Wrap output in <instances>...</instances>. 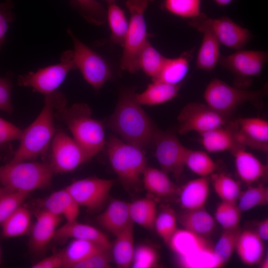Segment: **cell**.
<instances>
[{"label": "cell", "instance_id": "e575fe53", "mask_svg": "<svg viewBox=\"0 0 268 268\" xmlns=\"http://www.w3.org/2000/svg\"><path fill=\"white\" fill-rule=\"evenodd\" d=\"M107 20L111 31V40L123 46L129 27L125 12L115 2L108 3Z\"/></svg>", "mask_w": 268, "mask_h": 268}, {"label": "cell", "instance_id": "83f0119b", "mask_svg": "<svg viewBox=\"0 0 268 268\" xmlns=\"http://www.w3.org/2000/svg\"><path fill=\"white\" fill-rule=\"evenodd\" d=\"M177 218L184 229L201 236L206 237L210 235L215 228L213 217L204 207L185 210Z\"/></svg>", "mask_w": 268, "mask_h": 268}, {"label": "cell", "instance_id": "8d00e7d4", "mask_svg": "<svg viewBox=\"0 0 268 268\" xmlns=\"http://www.w3.org/2000/svg\"><path fill=\"white\" fill-rule=\"evenodd\" d=\"M214 191L222 201L237 203L241 193L240 185L225 173L211 175Z\"/></svg>", "mask_w": 268, "mask_h": 268}, {"label": "cell", "instance_id": "681fc988", "mask_svg": "<svg viewBox=\"0 0 268 268\" xmlns=\"http://www.w3.org/2000/svg\"><path fill=\"white\" fill-rule=\"evenodd\" d=\"M23 130L0 117V145L20 138Z\"/></svg>", "mask_w": 268, "mask_h": 268}, {"label": "cell", "instance_id": "d4e9b609", "mask_svg": "<svg viewBox=\"0 0 268 268\" xmlns=\"http://www.w3.org/2000/svg\"><path fill=\"white\" fill-rule=\"evenodd\" d=\"M172 84L160 81H152L141 93H135L136 101L141 105L155 106L166 103L176 98L186 81Z\"/></svg>", "mask_w": 268, "mask_h": 268}, {"label": "cell", "instance_id": "7a4b0ae2", "mask_svg": "<svg viewBox=\"0 0 268 268\" xmlns=\"http://www.w3.org/2000/svg\"><path fill=\"white\" fill-rule=\"evenodd\" d=\"M66 105L65 95L56 91L45 95L44 105L36 119L23 130L19 147L11 162L32 161L44 154L56 131L54 110Z\"/></svg>", "mask_w": 268, "mask_h": 268}, {"label": "cell", "instance_id": "7dc6e473", "mask_svg": "<svg viewBox=\"0 0 268 268\" xmlns=\"http://www.w3.org/2000/svg\"><path fill=\"white\" fill-rule=\"evenodd\" d=\"M108 250L98 251L77 264L74 268H108L110 267Z\"/></svg>", "mask_w": 268, "mask_h": 268}, {"label": "cell", "instance_id": "836d02e7", "mask_svg": "<svg viewBox=\"0 0 268 268\" xmlns=\"http://www.w3.org/2000/svg\"><path fill=\"white\" fill-rule=\"evenodd\" d=\"M130 216L134 223L145 229L154 227L157 216L155 202L149 199H142L129 203Z\"/></svg>", "mask_w": 268, "mask_h": 268}, {"label": "cell", "instance_id": "ffe728a7", "mask_svg": "<svg viewBox=\"0 0 268 268\" xmlns=\"http://www.w3.org/2000/svg\"><path fill=\"white\" fill-rule=\"evenodd\" d=\"M231 152L234 157L238 175L246 184L251 185L267 174L268 166L263 164L252 153L246 151L245 146H238Z\"/></svg>", "mask_w": 268, "mask_h": 268}, {"label": "cell", "instance_id": "7bdbcfd3", "mask_svg": "<svg viewBox=\"0 0 268 268\" xmlns=\"http://www.w3.org/2000/svg\"><path fill=\"white\" fill-rule=\"evenodd\" d=\"M241 211L237 203L221 201L215 212V218L224 229L239 226Z\"/></svg>", "mask_w": 268, "mask_h": 268}, {"label": "cell", "instance_id": "60d3db41", "mask_svg": "<svg viewBox=\"0 0 268 268\" xmlns=\"http://www.w3.org/2000/svg\"><path fill=\"white\" fill-rule=\"evenodd\" d=\"M237 202V206L241 212L267 205L268 203V188L262 184L250 186L245 191L241 192Z\"/></svg>", "mask_w": 268, "mask_h": 268}, {"label": "cell", "instance_id": "94428289", "mask_svg": "<svg viewBox=\"0 0 268 268\" xmlns=\"http://www.w3.org/2000/svg\"></svg>", "mask_w": 268, "mask_h": 268}, {"label": "cell", "instance_id": "5bb4252c", "mask_svg": "<svg viewBox=\"0 0 268 268\" xmlns=\"http://www.w3.org/2000/svg\"><path fill=\"white\" fill-rule=\"evenodd\" d=\"M113 185L111 180L89 177L74 181L65 189L80 206L93 211L105 203Z\"/></svg>", "mask_w": 268, "mask_h": 268}, {"label": "cell", "instance_id": "1f68e13d", "mask_svg": "<svg viewBox=\"0 0 268 268\" xmlns=\"http://www.w3.org/2000/svg\"><path fill=\"white\" fill-rule=\"evenodd\" d=\"M113 254L118 268H128L132 266L134 251V223L116 236Z\"/></svg>", "mask_w": 268, "mask_h": 268}, {"label": "cell", "instance_id": "484cf974", "mask_svg": "<svg viewBox=\"0 0 268 268\" xmlns=\"http://www.w3.org/2000/svg\"><path fill=\"white\" fill-rule=\"evenodd\" d=\"M42 206L52 213L64 216L67 222L76 220L79 212V205L65 188L51 194Z\"/></svg>", "mask_w": 268, "mask_h": 268}, {"label": "cell", "instance_id": "3957f363", "mask_svg": "<svg viewBox=\"0 0 268 268\" xmlns=\"http://www.w3.org/2000/svg\"><path fill=\"white\" fill-rule=\"evenodd\" d=\"M66 105L58 108L55 116L67 125L73 138L91 159L105 145L103 125L91 117V110L87 104L76 103L69 107Z\"/></svg>", "mask_w": 268, "mask_h": 268}, {"label": "cell", "instance_id": "4dcf8cb0", "mask_svg": "<svg viewBox=\"0 0 268 268\" xmlns=\"http://www.w3.org/2000/svg\"><path fill=\"white\" fill-rule=\"evenodd\" d=\"M167 174L162 170L147 167L142 175L145 188L158 197L172 195L175 192L176 188Z\"/></svg>", "mask_w": 268, "mask_h": 268}, {"label": "cell", "instance_id": "277c9868", "mask_svg": "<svg viewBox=\"0 0 268 268\" xmlns=\"http://www.w3.org/2000/svg\"><path fill=\"white\" fill-rule=\"evenodd\" d=\"M54 174L50 163L10 161L0 166V183L10 192L29 194L49 186Z\"/></svg>", "mask_w": 268, "mask_h": 268}, {"label": "cell", "instance_id": "ba28073f", "mask_svg": "<svg viewBox=\"0 0 268 268\" xmlns=\"http://www.w3.org/2000/svg\"><path fill=\"white\" fill-rule=\"evenodd\" d=\"M266 89L249 90L232 86L218 79H212L203 94L205 104L216 112L228 117L238 106L255 102L263 97Z\"/></svg>", "mask_w": 268, "mask_h": 268}, {"label": "cell", "instance_id": "8fae6325", "mask_svg": "<svg viewBox=\"0 0 268 268\" xmlns=\"http://www.w3.org/2000/svg\"><path fill=\"white\" fill-rule=\"evenodd\" d=\"M178 132L181 135L191 132L202 134L228 123V117L223 116L206 104L191 102L185 105L177 118Z\"/></svg>", "mask_w": 268, "mask_h": 268}, {"label": "cell", "instance_id": "8992f818", "mask_svg": "<svg viewBox=\"0 0 268 268\" xmlns=\"http://www.w3.org/2000/svg\"><path fill=\"white\" fill-rule=\"evenodd\" d=\"M185 268H219L213 247L205 236L177 230L168 243Z\"/></svg>", "mask_w": 268, "mask_h": 268}, {"label": "cell", "instance_id": "603a6c76", "mask_svg": "<svg viewBox=\"0 0 268 268\" xmlns=\"http://www.w3.org/2000/svg\"><path fill=\"white\" fill-rule=\"evenodd\" d=\"M55 239L73 238L92 241L110 248L111 244L107 236L97 228L81 223L77 220L67 222L57 229Z\"/></svg>", "mask_w": 268, "mask_h": 268}, {"label": "cell", "instance_id": "f35d334b", "mask_svg": "<svg viewBox=\"0 0 268 268\" xmlns=\"http://www.w3.org/2000/svg\"><path fill=\"white\" fill-rule=\"evenodd\" d=\"M70 5L89 23L101 25L107 21V10L97 0H71Z\"/></svg>", "mask_w": 268, "mask_h": 268}, {"label": "cell", "instance_id": "74e56055", "mask_svg": "<svg viewBox=\"0 0 268 268\" xmlns=\"http://www.w3.org/2000/svg\"><path fill=\"white\" fill-rule=\"evenodd\" d=\"M224 230L213 247V253L219 268L225 264L235 250L239 235L241 231L239 226Z\"/></svg>", "mask_w": 268, "mask_h": 268}, {"label": "cell", "instance_id": "f6af8a7d", "mask_svg": "<svg viewBox=\"0 0 268 268\" xmlns=\"http://www.w3.org/2000/svg\"><path fill=\"white\" fill-rule=\"evenodd\" d=\"M29 194L16 192H8L0 198V224L27 198Z\"/></svg>", "mask_w": 268, "mask_h": 268}, {"label": "cell", "instance_id": "816d5d0a", "mask_svg": "<svg viewBox=\"0 0 268 268\" xmlns=\"http://www.w3.org/2000/svg\"><path fill=\"white\" fill-rule=\"evenodd\" d=\"M32 268H64L63 250L38 261L31 266Z\"/></svg>", "mask_w": 268, "mask_h": 268}, {"label": "cell", "instance_id": "7402d4cb", "mask_svg": "<svg viewBox=\"0 0 268 268\" xmlns=\"http://www.w3.org/2000/svg\"><path fill=\"white\" fill-rule=\"evenodd\" d=\"M201 142L208 152L232 151L239 144L236 138L235 123H228L200 134Z\"/></svg>", "mask_w": 268, "mask_h": 268}, {"label": "cell", "instance_id": "db71d44e", "mask_svg": "<svg viewBox=\"0 0 268 268\" xmlns=\"http://www.w3.org/2000/svg\"><path fill=\"white\" fill-rule=\"evenodd\" d=\"M218 5L224 6L229 4L232 0H213Z\"/></svg>", "mask_w": 268, "mask_h": 268}, {"label": "cell", "instance_id": "7c38bea8", "mask_svg": "<svg viewBox=\"0 0 268 268\" xmlns=\"http://www.w3.org/2000/svg\"><path fill=\"white\" fill-rule=\"evenodd\" d=\"M51 142L50 164L55 174L72 171L90 159L73 137L63 132H56Z\"/></svg>", "mask_w": 268, "mask_h": 268}, {"label": "cell", "instance_id": "2e32d148", "mask_svg": "<svg viewBox=\"0 0 268 268\" xmlns=\"http://www.w3.org/2000/svg\"><path fill=\"white\" fill-rule=\"evenodd\" d=\"M268 59L267 52L260 50H237L227 56L220 55L218 63L241 78L258 76Z\"/></svg>", "mask_w": 268, "mask_h": 268}, {"label": "cell", "instance_id": "d6a6232c", "mask_svg": "<svg viewBox=\"0 0 268 268\" xmlns=\"http://www.w3.org/2000/svg\"><path fill=\"white\" fill-rule=\"evenodd\" d=\"M3 237L11 238L26 235L31 226L29 210L21 205L1 224Z\"/></svg>", "mask_w": 268, "mask_h": 268}, {"label": "cell", "instance_id": "30bf717a", "mask_svg": "<svg viewBox=\"0 0 268 268\" xmlns=\"http://www.w3.org/2000/svg\"><path fill=\"white\" fill-rule=\"evenodd\" d=\"M67 33L72 41L73 60L77 69L89 84L99 90L112 77L110 66L101 55L76 38L69 28Z\"/></svg>", "mask_w": 268, "mask_h": 268}, {"label": "cell", "instance_id": "ab89813d", "mask_svg": "<svg viewBox=\"0 0 268 268\" xmlns=\"http://www.w3.org/2000/svg\"><path fill=\"white\" fill-rule=\"evenodd\" d=\"M185 165L199 177H207L213 174L217 166L204 151L188 148Z\"/></svg>", "mask_w": 268, "mask_h": 268}, {"label": "cell", "instance_id": "ac0fdd59", "mask_svg": "<svg viewBox=\"0 0 268 268\" xmlns=\"http://www.w3.org/2000/svg\"><path fill=\"white\" fill-rule=\"evenodd\" d=\"M62 217L43 208L36 213L29 241V247L33 253L38 254L45 250L55 238Z\"/></svg>", "mask_w": 268, "mask_h": 268}, {"label": "cell", "instance_id": "d6986e66", "mask_svg": "<svg viewBox=\"0 0 268 268\" xmlns=\"http://www.w3.org/2000/svg\"><path fill=\"white\" fill-rule=\"evenodd\" d=\"M189 22L191 26L203 34L197 56L196 67L202 70L211 71L218 63L220 56V44L209 28L198 18Z\"/></svg>", "mask_w": 268, "mask_h": 268}, {"label": "cell", "instance_id": "11a10c76", "mask_svg": "<svg viewBox=\"0 0 268 268\" xmlns=\"http://www.w3.org/2000/svg\"><path fill=\"white\" fill-rule=\"evenodd\" d=\"M8 192H10V191H9L2 186L0 187V198H1L2 196Z\"/></svg>", "mask_w": 268, "mask_h": 268}, {"label": "cell", "instance_id": "6f0895ef", "mask_svg": "<svg viewBox=\"0 0 268 268\" xmlns=\"http://www.w3.org/2000/svg\"><path fill=\"white\" fill-rule=\"evenodd\" d=\"M4 2L11 8H13L14 3L13 2V0H5V1Z\"/></svg>", "mask_w": 268, "mask_h": 268}, {"label": "cell", "instance_id": "5b68a950", "mask_svg": "<svg viewBox=\"0 0 268 268\" xmlns=\"http://www.w3.org/2000/svg\"><path fill=\"white\" fill-rule=\"evenodd\" d=\"M107 152L110 164L121 181L129 187L137 186L147 167L143 149L111 135Z\"/></svg>", "mask_w": 268, "mask_h": 268}, {"label": "cell", "instance_id": "680465c9", "mask_svg": "<svg viewBox=\"0 0 268 268\" xmlns=\"http://www.w3.org/2000/svg\"><path fill=\"white\" fill-rule=\"evenodd\" d=\"M108 3L115 2L116 0H106Z\"/></svg>", "mask_w": 268, "mask_h": 268}, {"label": "cell", "instance_id": "bcb514c9", "mask_svg": "<svg viewBox=\"0 0 268 268\" xmlns=\"http://www.w3.org/2000/svg\"><path fill=\"white\" fill-rule=\"evenodd\" d=\"M158 261L156 251L147 245H141L134 250L132 266L134 268H150Z\"/></svg>", "mask_w": 268, "mask_h": 268}, {"label": "cell", "instance_id": "d590c367", "mask_svg": "<svg viewBox=\"0 0 268 268\" xmlns=\"http://www.w3.org/2000/svg\"><path fill=\"white\" fill-rule=\"evenodd\" d=\"M166 59V57L158 51L148 40L138 57V69L152 79L159 73Z\"/></svg>", "mask_w": 268, "mask_h": 268}, {"label": "cell", "instance_id": "4fadbf2b", "mask_svg": "<svg viewBox=\"0 0 268 268\" xmlns=\"http://www.w3.org/2000/svg\"><path fill=\"white\" fill-rule=\"evenodd\" d=\"M155 156L161 170L179 178L184 170L188 148L173 134L158 131L154 141Z\"/></svg>", "mask_w": 268, "mask_h": 268}, {"label": "cell", "instance_id": "6da1fadb", "mask_svg": "<svg viewBox=\"0 0 268 268\" xmlns=\"http://www.w3.org/2000/svg\"><path fill=\"white\" fill-rule=\"evenodd\" d=\"M135 96L134 89L122 91L108 126L124 141L144 150L153 142L158 130Z\"/></svg>", "mask_w": 268, "mask_h": 268}, {"label": "cell", "instance_id": "f546056e", "mask_svg": "<svg viewBox=\"0 0 268 268\" xmlns=\"http://www.w3.org/2000/svg\"><path fill=\"white\" fill-rule=\"evenodd\" d=\"M108 248L98 243L82 239H73L63 250L64 268L74 267L92 254Z\"/></svg>", "mask_w": 268, "mask_h": 268}, {"label": "cell", "instance_id": "f1b7e54d", "mask_svg": "<svg viewBox=\"0 0 268 268\" xmlns=\"http://www.w3.org/2000/svg\"><path fill=\"white\" fill-rule=\"evenodd\" d=\"M193 52H187L174 58H166L158 75L152 81L177 84L185 79L189 69V59Z\"/></svg>", "mask_w": 268, "mask_h": 268}, {"label": "cell", "instance_id": "91938a15", "mask_svg": "<svg viewBox=\"0 0 268 268\" xmlns=\"http://www.w3.org/2000/svg\"><path fill=\"white\" fill-rule=\"evenodd\" d=\"M1 251L0 246V265L1 264Z\"/></svg>", "mask_w": 268, "mask_h": 268}, {"label": "cell", "instance_id": "52a82bcc", "mask_svg": "<svg viewBox=\"0 0 268 268\" xmlns=\"http://www.w3.org/2000/svg\"><path fill=\"white\" fill-rule=\"evenodd\" d=\"M148 0H128L126 6L130 14L129 27L123 46L121 67L131 73L139 70V54L147 42L148 33L144 13Z\"/></svg>", "mask_w": 268, "mask_h": 268}, {"label": "cell", "instance_id": "4316f807", "mask_svg": "<svg viewBox=\"0 0 268 268\" xmlns=\"http://www.w3.org/2000/svg\"><path fill=\"white\" fill-rule=\"evenodd\" d=\"M209 192L207 177H199L184 185L180 194V202L185 210L204 207Z\"/></svg>", "mask_w": 268, "mask_h": 268}, {"label": "cell", "instance_id": "f5cc1de1", "mask_svg": "<svg viewBox=\"0 0 268 268\" xmlns=\"http://www.w3.org/2000/svg\"><path fill=\"white\" fill-rule=\"evenodd\" d=\"M257 233L263 241L268 240V219L260 221L257 226Z\"/></svg>", "mask_w": 268, "mask_h": 268}, {"label": "cell", "instance_id": "c3c4849f", "mask_svg": "<svg viewBox=\"0 0 268 268\" xmlns=\"http://www.w3.org/2000/svg\"><path fill=\"white\" fill-rule=\"evenodd\" d=\"M12 82L7 77L0 78V110L11 114L13 111L11 103Z\"/></svg>", "mask_w": 268, "mask_h": 268}, {"label": "cell", "instance_id": "9c48e42d", "mask_svg": "<svg viewBox=\"0 0 268 268\" xmlns=\"http://www.w3.org/2000/svg\"><path fill=\"white\" fill-rule=\"evenodd\" d=\"M75 69L77 68L73 51L67 50L62 54L59 63L20 75L18 83L20 86L31 87L33 91L45 96L57 91L68 73Z\"/></svg>", "mask_w": 268, "mask_h": 268}, {"label": "cell", "instance_id": "ee69618b", "mask_svg": "<svg viewBox=\"0 0 268 268\" xmlns=\"http://www.w3.org/2000/svg\"><path fill=\"white\" fill-rule=\"evenodd\" d=\"M177 221L175 212L170 208L163 209L157 215L154 227L165 243L168 244L178 230Z\"/></svg>", "mask_w": 268, "mask_h": 268}, {"label": "cell", "instance_id": "b9f144b4", "mask_svg": "<svg viewBox=\"0 0 268 268\" xmlns=\"http://www.w3.org/2000/svg\"><path fill=\"white\" fill-rule=\"evenodd\" d=\"M163 7L179 17L193 20L201 15V0H164Z\"/></svg>", "mask_w": 268, "mask_h": 268}, {"label": "cell", "instance_id": "e0dca14e", "mask_svg": "<svg viewBox=\"0 0 268 268\" xmlns=\"http://www.w3.org/2000/svg\"><path fill=\"white\" fill-rule=\"evenodd\" d=\"M235 123L236 138L242 146L268 150V122L260 118H240Z\"/></svg>", "mask_w": 268, "mask_h": 268}, {"label": "cell", "instance_id": "9a60e30c", "mask_svg": "<svg viewBox=\"0 0 268 268\" xmlns=\"http://www.w3.org/2000/svg\"><path fill=\"white\" fill-rule=\"evenodd\" d=\"M198 18L209 28L220 45L227 48L242 49L253 37L249 29L241 27L226 16L211 18L201 13Z\"/></svg>", "mask_w": 268, "mask_h": 268}, {"label": "cell", "instance_id": "f907efd6", "mask_svg": "<svg viewBox=\"0 0 268 268\" xmlns=\"http://www.w3.org/2000/svg\"><path fill=\"white\" fill-rule=\"evenodd\" d=\"M12 9L5 2L0 3V49L5 40L8 23L12 22L15 19Z\"/></svg>", "mask_w": 268, "mask_h": 268}, {"label": "cell", "instance_id": "44dd1931", "mask_svg": "<svg viewBox=\"0 0 268 268\" xmlns=\"http://www.w3.org/2000/svg\"><path fill=\"white\" fill-rule=\"evenodd\" d=\"M99 224L115 236L134 223L129 210V203L113 200L97 218Z\"/></svg>", "mask_w": 268, "mask_h": 268}, {"label": "cell", "instance_id": "9f6ffc18", "mask_svg": "<svg viewBox=\"0 0 268 268\" xmlns=\"http://www.w3.org/2000/svg\"><path fill=\"white\" fill-rule=\"evenodd\" d=\"M261 268H268V257L266 258L262 263Z\"/></svg>", "mask_w": 268, "mask_h": 268}, {"label": "cell", "instance_id": "cb8c5ba5", "mask_svg": "<svg viewBox=\"0 0 268 268\" xmlns=\"http://www.w3.org/2000/svg\"><path fill=\"white\" fill-rule=\"evenodd\" d=\"M264 248L263 240L257 232L247 229L241 231L235 250L243 263L248 266H254L261 261Z\"/></svg>", "mask_w": 268, "mask_h": 268}]
</instances>
